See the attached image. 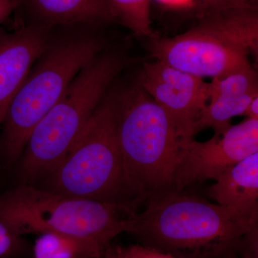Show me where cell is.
<instances>
[{
	"label": "cell",
	"instance_id": "cell-18",
	"mask_svg": "<svg viewBox=\"0 0 258 258\" xmlns=\"http://www.w3.org/2000/svg\"><path fill=\"white\" fill-rule=\"evenodd\" d=\"M244 7L251 6L246 0H198L195 10L197 17L200 19L221 10Z\"/></svg>",
	"mask_w": 258,
	"mask_h": 258
},
{
	"label": "cell",
	"instance_id": "cell-4",
	"mask_svg": "<svg viewBox=\"0 0 258 258\" xmlns=\"http://www.w3.org/2000/svg\"><path fill=\"white\" fill-rule=\"evenodd\" d=\"M38 183L54 192L136 211L144 200L125 174L118 139L117 91L108 88L63 160Z\"/></svg>",
	"mask_w": 258,
	"mask_h": 258
},
{
	"label": "cell",
	"instance_id": "cell-17",
	"mask_svg": "<svg viewBox=\"0 0 258 258\" xmlns=\"http://www.w3.org/2000/svg\"><path fill=\"white\" fill-rule=\"evenodd\" d=\"M26 249L21 236L16 235L0 222V258H14Z\"/></svg>",
	"mask_w": 258,
	"mask_h": 258
},
{
	"label": "cell",
	"instance_id": "cell-6",
	"mask_svg": "<svg viewBox=\"0 0 258 258\" xmlns=\"http://www.w3.org/2000/svg\"><path fill=\"white\" fill-rule=\"evenodd\" d=\"M136 211L127 207L17 184L0 194V222L16 235L55 233L86 241L106 250L126 232Z\"/></svg>",
	"mask_w": 258,
	"mask_h": 258
},
{
	"label": "cell",
	"instance_id": "cell-12",
	"mask_svg": "<svg viewBox=\"0 0 258 258\" xmlns=\"http://www.w3.org/2000/svg\"><path fill=\"white\" fill-rule=\"evenodd\" d=\"M25 24L55 28L76 24L101 26L114 21L105 0H19Z\"/></svg>",
	"mask_w": 258,
	"mask_h": 258
},
{
	"label": "cell",
	"instance_id": "cell-24",
	"mask_svg": "<svg viewBox=\"0 0 258 258\" xmlns=\"http://www.w3.org/2000/svg\"><path fill=\"white\" fill-rule=\"evenodd\" d=\"M100 258H116L115 257V254H113V250H112L111 248H109L108 247V249H106L105 253L103 254V255Z\"/></svg>",
	"mask_w": 258,
	"mask_h": 258
},
{
	"label": "cell",
	"instance_id": "cell-16",
	"mask_svg": "<svg viewBox=\"0 0 258 258\" xmlns=\"http://www.w3.org/2000/svg\"><path fill=\"white\" fill-rule=\"evenodd\" d=\"M114 21L120 22L137 37H157L152 28L151 0H105Z\"/></svg>",
	"mask_w": 258,
	"mask_h": 258
},
{
	"label": "cell",
	"instance_id": "cell-8",
	"mask_svg": "<svg viewBox=\"0 0 258 258\" xmlns=\"http://www.w3.org/2000/svg\"><path fill=\"white\" fill-rule=\"evenodd\" d=\"M258 152V120L231 125L210 140L185 142L174 176L175 191H183L205 180H216L228 168Z\"/></svg>",
	"mask_w": 258,
	"mask_h": 258
},
{
	"label": "cell",
	"instance_id": "cell-20",
	"mask_svg": "<svg viewBox=\"0 0 258 258\" xmlns=\"http://www.w3.org/2000/svg\"><path fill=\"white\" fill-rule=\"evenodd\" d=\"M231 258H258V230L247 236L239 252Z\"/></svg>",
	"mask_w": 258,
	"mask_h": 258
},
{
	"label": "cell",
	"instance_id": "cell-19",
	"mask_svg": "<svg viewBox=\"0 0 258 258\" xmlns=\"http://www.w3.org/2000/svg\"><path fill=\"white\" fill-rule=\"evenodd\" d=\"M112 250L116 258H178L142 244H134L126 247L117 246Z\"/></svg>",
	"mask_w": 258,
	"mask_h": 258
},
{
	"label": "cell",
	"instance_id": "cell-15",
	"mask_svg": "<svg viewBox=\"0 0 258 258\" xmlns=\"http://www.w3.org/2000/svg\"><path fill=\"white\" fill-rule=\"evenodd\" d=\"M106 251L86 241L55 233L41 234L33 247L35 258H100Z\"/></svg>",
	"mask_w": 258,
	"mask_h": 258
},
{
	"label": "cell",
	"instance_id": "cell-3",
	"mask_svg": "<svg viewBox=\"0 0 258 258\" xmlns=\"http://www.w3.org/2000/svg\"><path fill=\"white\" fill-rule=\"evenodd\" d=\"M116 91L118 143L129 184L144 200L175 191L181 149L191 139L138 81Z\"/></svg>",
	"mask_w": 258,
	"mask_h": 258
},
{
	"label": "cell",
	"instance_id": "cell-23",
	"mask_svg": "<svg viewBox=\"0 0 258 258\" xmlns=\"http://www.w3.org/2000/svg\"><path fill=\"white\" fill-rule=\"evenodd\" d=\"M243 115L249 119L258 120V95L249 102Z\"/></svg>",
	"mask_w": 258,
	"mask_h": 258
},
{
	"label": "cell",
	"instance_id": "cell-22",
	"mask_svg": "<svg viewBox=\"0 0 258 258\" xmlns=\"http://www.w3.org/2000/svg\"><path fill=\"white\" fill-rule=\"evenodd\" d=\"M19 0H0V25L18 10Z\"/></svg>",
	"mask_w": 258,
	"mask_h": 258
},
{
	"label": "cell",
	"instance_id": "cell-21",
	"mask_svg": "<svg viewBox=\"0 0 258 258\" xmlns=\"http://www.w3.org/2000/svg\"><path fill=\"white\" fill-rule=\"evenodd\" d=\"M159 4L173 9H195L198 0H156Z\"/></svg>",
	"mask_w": 258,
	"mask_h": 258
},
{
	"label": "cell",
	"instance_id": "cell-5",
	"mask_svg": "<svg viewBox=\"0 0 258 258\" xmlns=\"http://www.w3.org/2000/svg\"><path fill=\"white\" fill-rule=\"evenodd\" d=\"M122 66L117 52L103 50L83 66L32 131L15 165L17 184H36L63 160Z\"/></svg>",
	"mask_w": 258,
	"mask_h": 258
},
{
	"label": "cell",
	"instance_id": "cell-13",
	"mask_svg": "<svg viewBox=\"0 0 258 258\" xmlns=\"http://www.w3.org/2000/svg\"><path fill=\"white\" fill-rule=\"evenodd\" d=\"M208 189L218 205L258 212V152L228 168Z\"/></svg>",
	"mask_w": 258,
	"mask_h": 258
},
{
	"label": "cell",
	"instance_id": "cell-2",
	"mask_svg": "<svg viewBox=\"0 0 258 258\" xmlns=\"http://www.w3.org/2000/svg\"><path fill=\"white\" fill-rule=\"evenodd\" d=\"M98 25L55 27L13 98L0 133V169H13L32 131L60 99L80 71L104 48Z\"/></svg>",
	"mask_w": 258,
	"mask_h": 258
},
{
	"label": "cell",
	"instance_id": "cell-9",
	"mask_svg": "<svg viewBox=\"0 0 258 258\" xmlns=\"http://www.w3.org/2000/svg\"><path fill=\"white\" fill-rule=\"evenodd\" d=\"M138 83L174 120L179 132L194 139V124L208 103L210 83L160 61L144 64Z\"/></svg>",
	"mask_w": 258,
	"mask_h": 258
},
{
	"label": "cell",
	"instance_id": "cell-14",
	"mask_svg": "<svg viewBox=\"0 0 258 258\" xmlns=\"http://www.w3.org/2000/svg\"><path fill=\"white\" fill-rule=\"evenodd\" d=\"M199 20L202 28L257 58L258 8H231Z\"/></svg>",
	"mask_w": 258,
	"mask_h": 258
},
{
	"label": "cell",
	"instance_id": "cell-10",
	"mask_svg": "<svg viewBox=\"0 0 258 258\" xmlns=\"http://www.w3.org/2000/svg\"><path fill=\"white\" fill-rule=\"evenodd\" d=\"M55 28L25 24L13 32L0 28V131L5 115Z\"/></svg>",
	"mask_w": 258,
	"mask_h": 258
},
{
	"label": "cell",
	"instance_id": "cell-7",
	"mask_svg": "<svg viewBox=\"0 0 258 258\" xmlns=\"http://www.w3.org/2000/svg\"><path fill=\"white\" fill-rule=\"evenodd\" d=\"M153 57L197 77H225L251 66L247 51L198 25L177 36L151 39Z\"/></svg>",
	"mask_w": 258,
	"mask_h": 258
},
{
	"label": "cell",
	"instance_id": "cell-1",
	"mask_svg": "<svg viewBox=\"0 0 258 258\" xmlns=\"http://www.w3.org/2000/svg\"><path fill=\"white\" fill-rule=\"evenodd\" d=\"M129 218L127 233L142 245L178 258H231L258 230V212L207 201L183 191L147 199Z\"/></svg>",
	"mask_w": 258,
	"mask_h": 258
},
{
	"label": "cell",
	"instance_id": "cell-11",
	"mask_svg": "<svg viewBox=\"0 0 258 258\" xmlns=\"http://www.w3.org/2000/svg\"><path fill=\"white\" fill-rule=\"evenodd\" d=\"M257 95V76L251 66L225 77L212 79L209 103L195 120L194 133L212 128L217 135L223 134L231 126V118L243 115Z\"/></svg>",
	"mask_w": 258,
	"mask_h": 258
}]
</instances>
